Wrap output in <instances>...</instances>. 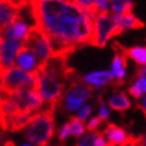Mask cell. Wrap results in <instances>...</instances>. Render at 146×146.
<instances>
[{"label": "cell", "mask_w": 146, "mask_h": 146, "mask_svg": "<svg viewBox=\"0 0 146 146\" xmlns=\"http://www.w3.org/2000/svg\"><path fill=\"white\" fill-rule=\"evenodd\" d=\"M34 26L44 32L51 58H67L78 47L91 44L93 19L72 0H27Z\"/></svg>", "instance_id": "cell-1"}, {"label": "cell", "mask_w": 146, "mask_h": 146, "mask_svg": "<svg viewBox=\"0 0 146 146\" xmlns=\"http://www.w3.org/2000/svg\"><path fill=\"white\" fill-rule=\"evenodd\" d=\"M74 70L68 67L64 58H50L38 66V91L48 106L60 105L66 84Z\"/></svg>", "instance_id": "cell-2"}, {"label": "cell", "mask_w": 146, "mask_h": 146, "mask_svg": "<svg viewBox=\"0 0 146 146\" xmlns=\"http://www.w3.org/2000/svg\"><path fill=\"white\" fill-rule=\"evenodd\" d=\"M55 107L48 106L42 111L34 114L32 119L24 126V135L35 146H47L55 133L54 121Z\"/></svg>", "instance_id": "cell-3"}, {"label": "cell", "mask_w": 146, "mask_h": 146, "mask_svg": "<svg viewBox=\"0 0 146 146\" xmlns=\"http://www.w3.org/2000/svg\"><path fill=\"white\" fill-rule=\"evenodd\" d=\"M30 86L38 91V68L32 71H26L19 66H12L11 68L5 70L1 76V86L0 94L9 95L15 90Z\"/></svg>", "instance_id": "cell-4"}, {"label": "cell", "mask_w": 146, "mask_h": 146, "mask_svg": "<svg viewBox=\"0 0 146 146\" xmlns=\"http://www.w3.org/2000/svg\"><path fill=\"white\" fill-rule=\"evenodd\" d=\"M123 28L117 24L110 11L99 12L93 19V39L91 46L95 47H105L107 42L117 35H121Z\"/></svg>", "instance_id": "cell-5"}, {"label": "cell", "mask_w": 146, "mask_h": 146, "mask_svg": "<svg viewBox=\"0 0 146 146\" xmlns=\"http://www.w3.org/2000/svg\"><path fill=\"white\" fill-rule=\"evenodd\" d=\"M22 43L35 54L39 64L44 63L47 59L51 58V46H50L48 38H47V35H46L44 32L42 31V30H39L36 26L30 27L28 34H27V36L24 38V40H23Z\"/></svg>", "instance_id": "cell-6"}, {"label": "cell", "mask_w": 146, "mask_h": 146, "mask_svg": "<svg viewBox=\"0 0 146 146\" xmlns=\"http://www.w3.org/2000/svg\"><path fill=\"white\" fill-rule=\"evenodd\" d=\"M68 82H70V90L66 94V109L70 111H74L76 109H79L87 99L91 98L93 87L86 86L80 80V76L75 71L70 76Z\"/></svg>", "instance_id": "cell-7"}, {"label": "cell", "mask_w": 146, "mask_h": 146, "mask_svg": "<svg viewBox=\"0 0 146 146\" xmlns=\"http://www.w3.org/2000/svg\"><path fill=\"white\" fill-rule=\"evenodd\" d=\"M9 95L18 105L19 113H36L43 109V103H44L43 98L40 97L39 91H36L30 86L20 87Z\"/></svg>", "instance_id": "cell-8"}, {"label": "cell", "mask_w": 146, "mask_h": 146, "mask_svg": "<svg viewBox=\"0 0 146 146\" xmlns=\"http://www.w3.org/2000/svg\"><path fill=\"white\" fill-rule=\"evenodd\" d=\"M113 50H114V59L111 63V75L115 82H111L114 87H119L125 83V75H126V67H127V56L125 55V47L121 46L118 42L113 43Z\"/></svg>", "instance_id": "cell-9"}, {"label": "cell", "mask_w": 146, "mask_h": 146, "mask_svg": "<svg viewBox=\"0 0 146 146\" xmlns=\"http://www.w3.org/2000/svg\"><path fill=\"white\" fill-rule=\"evenodd\" d=\"M28 3L22 4L13 0H0V30L3 31V28L9 26L18 16H20L22 9Z\"/></svg>", "instance_id": "cell-10"}, {"label": "cell", "mask_w": 146, "mask_h": 146, "mask_svg": "<svg viewBox=\"0 0 146 146\" xmlns=\"http://www.w3.org/2000/svg\"><path fill=\"white\" fill-rule=\"evenodd\" d=\"M20 46H22L20 40L1 38V42H0V64H1L4 71L13 66L15 56H16V52H18Z\"/></svg>", "instance_id": "cell-11"}, {"label": "cell", "mask_w": 146, "mask_h": 146, "mask_svg": "<svg viewBox=\"0 0 146 146\" xmlns=\"http://www.w3.org/2000/svg\"><path fill=\"white\" fill-rule=\"evenodd\" d=\"M16 113H19V109L12 97L0 94V129L1 130H4V131L8 130L11 117Z\"/></svg>", "instance_id": "cell-12"}, {"label": "cell", "mask_w": 146, "mask_h": 146, "mask_svg": "<svg viewBox=\"0 0 146 146\" xmlns=\"http://www.w3.org/2000/svg\"><path fill=\"white\" fill-rule=\"evenodd\" d=\"M15 59H16L18 66L22 67L23 70H26V71L36 70V67H38V64H39L36 55L32 52L28 47H26L23 43H22V46L19 47Z\"/></svg>", "instance_id": "cell-13"}, {"label": "cell", "mask_w": 146, "mask_h": 146, "mask_svg": "<svg viewBox=\"0 0 146 146\" xmlns=\"http://www.w3.org/2000/svg\"><path fill=\"white\" fill-rule=\"evenodd\" d=\"M102 134L106 139V146H122L129 137L123 129L114 123L107 125Z\"/></svg>", "instance_id": "cell-14"}, {"label": "cell", "mask_w": 146, "mask_h": 146, "mask_svg": "<svg viewBox=\"0 0 146 146\" xmlns=\"http://www.w3.org/2000/svg\"><path fill=\"white\" fill-rule=\"evenodd\" d=\"M80 80L93 89H101V87H105L106 84L111 83L114 78L110 71H95V72L80 76Z\"/></svg>", "instance_id": "cell-15"}, {"label": "cell", "mask_w": 146, "mask_h": 146, "mask_svg": "<svg viewBox=\"0 0 146 146\" xmlns=\"http://www.w3.org/2000/svg\"><path fill=\"white\" fill-rule=\"evenodd\" d=\"M113 18L117 22V24L119 27H122L125 30H135V28H143L145 24L143 22H141L137 16H134L133 12H125V13H118L115 15L113 13Z\"/></svg>", "instance_id": "cell-16"}, {"label": "cell", "mask_w": 146, "mask_h": 146, "mask_svg": "<svg viewBox=\"0 0 146 146\" xmlns=\"http://www.w3.org/2000/svg\"><path fill=\"white\" fill-rule=\"evenodd\" d=\"M109 106H110L111 109H114V110L125 111L131 107V102L126 97V94L122 91V93H118V94H115V95H113V97H110V99H109Z\"/></svg>", "instance_id": "cell-17"}, {"label": "cell", "mask_w": 146, "mask_h": 146, "mask_svg": "<svg viewBox=\"0 0 146 146\" xmlns=\"http://www.w3.org/2000/svg\"><path fill=\"white\" fill-rule=\"evenodd\" d=\"M109 7L111 12L118 15V13L131 12L134 4L131 0H109Z\"/></svg>", "instance_id": "cell-18"}, {"label": "cell", "mask_w": 146, "mask_h": 146, "mask_svg": "<svg viewBox=\"0 0 146 146\" xmlns=\"http://www.w3.org/2000/svg\"><path fill=\"white\" fill-rule=\"evenodd\" d=\"M125 55L139 66H145L146 63V48L145 47H131V48H125Z\"/></svg>", "instance_id": "cell-19"}, {"label": "cell", "mask_w": 146, "mask_h": 146, "mask_svg": "<svg viewBox=\"0 0 146 146\" xmlns=\"http://www.w3.org/2000/svg\"><path fill=\"white\" fill-rule=\"evenodd\" d=\"M68 126H70V134L75 138L82 137L84 133V130H86L83 121L79 119L78 117H71L70 122H68Z\"/></svg>", "instance_id": "cell-20"}, {"label": "cell", "mask_w": 146, "mask_h": 146, "mask_svg": "<svg viewBox=\"0 0 146 146\" xmlns=\"http://www.w3.org/2000/svg\"><path fill=\"white\" fill-rule=\"evenodd\" d=\"M98 102H99V118H101V119H107L109 115H110V110H109V107L106 106V103L103 102L102 95L98 98Z\"/></svg>", "instance_id": "cell-21"}, {"label": "cell", "mask_w": 146, "mask_h": 146, "mask_svg": "<svg viewBox=\"0 0 146 146\" xmlns=\"http://www.w3.org/2000/svg\"><path fill=\"white\" fill-rule=\"evenodd\" d=\"M95 135H97V131H93L91 134L86 135V137H84L76 146H94V139H95Z\"/></svg>", "instance_id": "cell-22"}, {"label": "cell", "mask_w": 146, "mask_h": 146, "mask_svg": "<svg viewBox=\"0 0 146 146\" xmlns=\"http://www.w3.org/2000/svg\"><path fill=\"white\" fill-rule=\"evenodd\" d=\"M91 111H93V106H90V105H87V106L82 107L79 110V114H78V118L82 121H84L86 118H89V115L91 114Z\"/></svg>", "instance_id": "cell-23"}, {"label": "cell", "mask_w": 146, "mask_h": 146, "mask_svg": "<svg viewBox=\"0 0 146 146\" xmlns=\"http://www.w3.org/2000/svg\"><path fill=\"white\" fill-rule=\"evenodd\" d=\"M101 122H102V119L99 118V117L91 118V119H90V122L87 123V129H89L90 131H95V130L98 129V126L101 125Z\"/></svg>", "instance_id": "cell-24"}, {"label": "cell", "mask_w": 146, "mask_h": 146, "mask_svg": "<svg viewBox=\"0 0 146 146\" xmlns=\"http://www.w3.org/2000/svg\"><path fill=\"white\" fill-rule=\"evenodd\" d=\"M68 134H70V126H68V123H66V125H63V127L60 129V133H59L60 141H64L68 137Z\"/></svg>", "instance_id": "cell-25"}, {"label": "cell", "mask_w": 146, "mask_h": 146, "mask_svg": "<svg viewBox=\"0 0 146 146\" xmlns=\"http://www.w3.org/2000/svg\"><path fill=\"white\" fill-rule=\"evenodd\" d=\"M94 146H106V139L102 133H97L95 139H94Z\"/></svg>", "instance_id": "cell-26"}, {"label": "cell", "mask_w": 146, "mask_h": 146, "mask_svg": "<svg viewBox=\"0 0 146 146\" xmlns=\"http://www.w3.org/2000/svg\"><path fill=\"white\" fill-rule=\"evenodd\" d=\"M138 107L142 110V113H143V115L146 114V107H145V97H143V99H141V102L138 103Z\"/></svg>", "instance_id": "cell-27"}, {"label": "cell", "mask_w": 146, "mask_h": 146, "mask_svg": "<svg viewBox=\"0 0 146 146\" xmlns=\"http://www.w3.org/2000/svg\"><path fill=\"white\" fill-rule=\"evenodd\" d=\"M13 1H16V3H22V4H26L27 0H13Z\"/></svg>", "instance_id": "cell-28"}, {"label": "cell", "mask_w": 146, "mask_h": 146, "mask_svg": "<svg viewBox=\"0 0 146 146\" xmlns=\"http://www.w3.org/2000/svg\"><path fill=\"white\" fill-rule=\"evenodd\" d=\"M1 76H3V72H0V86H1Z\"/></svg>", "instance_id": "cell-29"}, {"label": "cell", "mask_w": 146, "mask_h": 146, "mask_svg": "<svg viewBox=\"0 0 146 146\" xmlns=\"http://www.w3.org/2000/svg\"><path fill=\"white\" fill-rule=\"evenodd\" d=\"M0 38H1V30H0Z\"/></svg>", "instance_id": "cell-30"}, {"label": "cell", "mask_w": 146, "mask_h": 146, "mask_svg": "<svg viewBox=\"0 0 146 146\" xmlns=\"http://www.w3.org/2000/svg\"><path fill=\"white\" fill-rule=\"evenodd\" d=\"M23 146H30V145H23Z\"/></svg>", "instance_id": "cell-31"}, {"label": "cell", "mask_w": 146, "mask_h": 146, "mask_svg": "<svg viewBox=\"0 0 146 146\" xmlns=\"http://www.w3.org/2000/svg\"><path fill=\"white\" fill-rule=\"evenodd\" d=\"M0 42H1V38H0Z\"/></svg>", "instance_id": "cell-32"}]
</instances>
